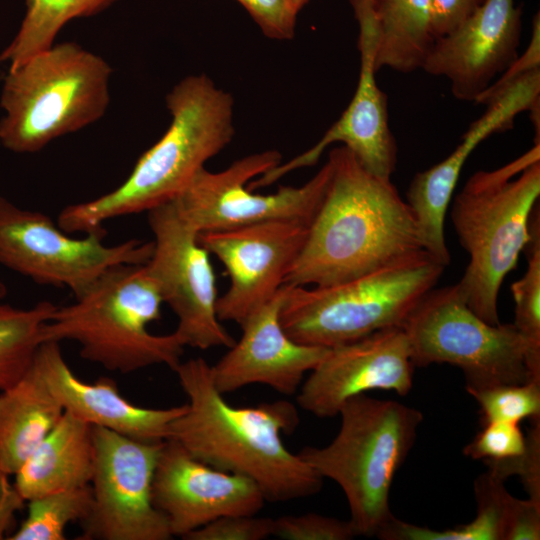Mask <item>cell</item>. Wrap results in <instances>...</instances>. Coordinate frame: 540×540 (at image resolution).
Instances as JSON below:
<instances>
[{
  "label": "cell",
  "instance_id": "obj_1",
  "mask_svg": "<svg viewBox=\"0 0 540 540\" xmlns=\"http://www.w3.org/2000/svg\"><path fill=\"white\" fill-rule=\"evenodd\" d=\"M328 159L330 182L284 285L331 286L427 252L391 179L369 172L344 146Z\"/></svg>",
  "mask_w": 540,
  "mask_h": 540
},
{
  "label": "cell",
  "instance_id": "obj_2",
  "mask_svg": "<svg viewBox=\"0 0 540 540\" xmlns=\"http://www.w3.org/2000/svg\"><path fill=\"white\" fill-rule=\"evenodd\" d=\"M174 371L188 403L171 422L167 439L212 467L250 478L266 501L285 502L321 490L324 478L283 443L282 433L293 432L299 422L291 403L229 404L202 357L181 361Z\"/></svg>",
  "mask_w": 540,
  "mask_h": 540
},
{
  "label": "cell",
  "instance_id": "obj_3",
  "mask_svg": "<svg viewBox=\"0 0 540 540\" xmlns=\"http://www.w3.org/2000/svg\"><path fill=\"white\" fill-rule=\"evenodd\" d=\"M172 121L113 191L69 205L58 216L66 233H87L107 220L148 212L173 200L232 140L234 100L206 75L187 76L166 97Z\"/></svg>",
  "mask_w": 540,
  "mask_h": 540
},
{
  "label": "cell",
  "instance_id": "obj_4",
  "mask_svg": "<svg viewBox=\"0 0 540 540\" xmlns=\"http://www.w3.org/2000/svg\"><path fill=\"white\" fill-rule=\"evenodd\" d=\"M540 196V143L494 170L471 175L456 194L451 221L469 263L457 283L468 307L500 323L498 295L528 243Z\"/></svg>",
  "mask_w": 540,
  "mask_h": 540
},
{
  "label": "cell",
  "instance_id": "obj_5",
  "mask_svg": "<svg viewBox=\"0 0 540 540\" xmlns=\"http://www.w3.org/2000/svg\"><path fill=\"white\" fill-rule=\"evenodd\" d=\"M158 286L145 264H122L102 273L75 301L56 307L43 342L74 341L83 359L109 371L131 373L164 364L175 370L185 345L175 333L152 334L161 318Z\"/></svg>",
  "mask_w": 540,
  "mask_h": 540
},
{
  "label": "cell",
  "instance_id": "obj_6",
  "mask_svg": "<svg viewBox=\"0 0 540 540\" xmlns=\"http://www.w3.org/2000/svg\"><path fill=\"white\" fill-rule=\"evenodd\" d=\"M340 429L324 447L298 454L323 478L336 482L347 499L356 536L376 537L393 516L389 495L423 421L416 408L359 394L341 407Z\"/></svg>",
  "mask_w": 540,
  "mask_h": 540
},
{
  "label": "cell",
  "instance_id": "obj_7",
  "mask_svg": "<svg viewBox=\"0 0 540 540\" xmlns=\"http://www.w3.org/2000/svg\"><path fill=\"white\" fill-rule=\"evenodd\" d=\"M110 76L104 59L68 42L10 68L1 96V143L14 152H37L94 123L108 107Z\"/></svg>",
  "mask_w": 540,
  "mask_h": 540
},
{
  "label": "cell",
  "instance_id": "obj_8",
  "mask_svg": "<svg viewBox=\"0 0 540 540\" xmlns=\"http://www.w3.org/2000/svg\"><path fill=\"white\" fill-rule=\"evenodd\" d=\"M444 269L423 252L331 286L288 285L280 312L282 327L296 342L328 348L402 327Z\"/></svg>",
  "mask_w": 540,
  "mask_h": 540
},
{
  "label": "cell",
  "instance_id": "obj_9",
  "mask_svg": "<svg viewBox=\"0 0 540 540\" xmlns=\"http://www.w3.org/2000/svg\"><path fill=\"white\" fill-rule=\"evenodd\" d=\"M402 328L414 367L456 366L466 390L530 381L524 342L514 324L491 325L481 319L457 283L427 292Z\"/></svg>",
  "mask_w": 540,
  "mask_h": 540
},
{
  "label": "cell",
  "instance_id": "obj_10",
  "mask_svg": "<svg viewBox=\"0 0 540 540\" xmlns=\"http://www.w3.org/2000/svg\"><path fill=\"white\" fill-rule=\"evenodd\" d=\"M70 237L45 214L17 207L0 196V265L43 285L69 288L79 296L106 270L145 264L153 242L130 239L106 245L99 227Z\"/></svg>",
  "mask_w": 540,
  "mask_h": 540
},
{
  "label": "cell",
  "instance_id": "obj_11",
  "mask_svg": "<svg viewBox=\"0 0 540 540\" xmlns=\"http://www.w3.org/2000/svg\"><path fill=\"white\" fill-rule=\"evenodd\" d=\"M277 150L242 157L220 172L199 170L173 199L182 218L197 232L231 229L250 224L292 220L310 225L322 202L332 164L300 187L281 186L272 194H255L245 186L252 179L279 165Z\"/></svg>",
  "mask_w": 540,
  "mask_h": 540
},
{
  "label": "cell",
  "instance_id": "obj_12",
  "mask_svg": "<svg viewBox=\"0 0 540 540\" xmlns=\"http://www.w3.org/2000/svg\"><path fill=\"white\" fill-rule=\"evenodd\" d=\"M92 504L81 540H169L152 483L163 442H145L93 426Z\"/></svg>",
  "mask_w": 540,
  "mask_h": 540
},
{
  "label": "cell",
  "instance_id": "obj_13",
  "mask_svg": "<svg viewBox=\"0 0 540 540\" xmlns=\"http://www.w3.org/2000/svg\"><path fill=\"white\" fill-rule=\"evenodd\" d=\"M147 213L154 241L145 265L163 303L178 319L175 333L185 346L231 347L235 340L218 318L216 278L198 233L182 218L173 200Z\"/></svg>",
  "mask_w": 540,
  "mask_h": 540
},
{
  "label": "cell",
  "instance_id": "obj_14",
  "mask_svg": "<svg viewBox=\"0 0 540 540\" xmlns=\"http://www.w3.org/2000/svg\"><path fill=\"white\" fill-rule=\"evenodd\" d=\"M349 2L359 25L360 52L359 80L349 105L315 145L252 179L247 186L250 190L269 186L294 170L313 166L325 149L337 142L343 143L369 172L391 179L397 162V144L389 127L386 95L376 82L373 0Z\"/></svg>",
  "mask_w": 540,
  "mask_h": 540
},
{
  "label": "cell",
  "instance_id": "obj_15",
  "mask_svg": "<svg viewBox=\"0 0 540 540\" xmlns=\"http://www.w3.org/2000/svg\"><path fill=\"white\" fill-rule=\"evenodd\" d=\"M309 226L272 220L198 233L199 243L221 261L230 278L228 290L216 303L220 321L240 325L278 292L302 250Z\"/></svg>",
  "mask_w": 540,
  "mask_h": 540
},
{
  "label": "cell",
  "instance_id": "obj_16",
  "mask_svg": "<svg viewBox=\"0 0 540 540\" xmlns=\"http://www.w3.org/2000/svg\"><path fill=\"white\" fill-rule=\"evenodd\" d=\"M152 497L173 537L182 539L222 516L256 515L266 501L250 478L212 467L171 439L160 449Z\"/></svg>",
  "mask_w": 540,
  "mask_h": 540
},
{
  "label": "cell",
  "instance_id": "obj_17",
  "mask_svg": "<svg viewBox=\"0 0 540 540\" xmlns=\"http://www.w3.org/2000/svg\"><path fill=\"white\" fill-rule=\"evenodd\" d=\"M414 365L402 327H391L331 347L301 384L299 406L318 418L337 416L351 397L380 389L407 395Z\"/></svg>",
  "mask_w": 540,
  "mask_h": 540
},
{
  "label": "cell",
  "instance_id": "obj_18",
  "mask_svg": "<svg viewBox=\"0 0 540 540\" xmlns=\"http://www.w3.org/2000/svg\"><path fill=\"white\" fill-rule=\"evenodd\" d=\"M288 285L240 324L242 335L211 366L216 389L232 393L251 384L267 385L283 395L298 392L304 375L313 370L330 348L293 340L283 329L280 312Z\"/></svg>",
  "mask_w": 540,
  "mask_h": 540
},
{
  "label": "cell",
  "instance_id": "obj_19",
  "mask_svg": "<svg viewBox=\"0 0 540 540\" xmlns=\"http://www.w3.org/2000/svg\"><path fill=\"white\" fill-rule=\"evenodd\" d=\"M522 9L486 0L458 29L436 39L422 70L450 82L453 96L476 102L517 58Z\"/></svg>",
  "mask_w": 540,
  "mask_h": 540
},
{
  "label": "cell",
  "instance_id": "obj_20",
  "mask_svg": "<svg viewBox=\"0 0 540 540\" xmlns=\"http://www.w3.org/2000/svg\"><path fill=\"white\" fill-rule=\"evenodd\" d=\"M540 69L534 70L489 103L461 142L441 162L418 172L411 180L406 202L416 219L426 251L443 266L450 263L444 222L453 192L468 157L486 138L512 128L517 115L539 102Z\"/></svg>",
  "mask_w": 540,
  "mask_h": 540
},
{
  "label": "cell",
  "instance_id": "obj_21",
  "mask_svg": "<svg viewBox=\"0 0 540 540\" xmlns=\"http://www.w3.org/2000/svg\"><path fill=\"white\" fill-rule=\"evenodd\" d=\"M33 363L64 411L91 426L132 439L167 440L171 422L186 410V404L170 408L137 406L123 397L110 379L94 383L81 380L67 364L58 342H43Z\"/></svg>",
  "mask_w": 540,
  "mask_h": 540
},
{
  "label": "cell",
  "instance_id": "obj_22",
  "mask_svg": "<svg viewBox=\"0 0 540 540\" xmlns=\"http://www.w3.org/2000/svg\"><path fill=\"white\" fill-rule=\"evenodd\" d=\"M94 467L93 426L63 415L14 474L25 499L90 484Z\"/></svg>",
  "mask_w": 540,
  "mask_h": 540
},
{
  "label": "cell",
  "instance_id": "obj_23",
  "mask_svg": "<svg viewBox=\"0 0 540 540\" xmlns=\"http://www.w3.org/2000/svg\"><path fill=\"white\" fill-rule=\"evenodd\" d=\"M63 413L32 363L15 384L0 391V470L14 475Z\"/></svg>",
  "mask_w": 540,
  "mask_h": 540
},
{
  "label": "cell",
  "instance_id": "obj_24",
  "mask_svg": "<svg viewBox=\"0 0 540 540\" xmlns=\"http://www.w3.org/2000/svg\"><path fill=\"white\" fill-rule=\"evenodd\" d=\"M374 65L401 73L423 69L435 44L429 0H373Z\"/></svg>",
  "mask_w": 540,
  "mask_h": 540
},
{
  "label": "cell",
  "instance_id": "obj_25",
  "mask_svg": "<svg viewBox=\"0 0 540 540\" xmlns=\"http://www.w3.org/2000/svg\"><path fill=\"white\" fill-rule=\"evenodd\" d=\"M116 0H25L26 12L20 29L1 53L0 61H9L10 68L30 56L46 50L70 20L98 13Z\"/></svg>",
  "mask_w": 540,
  "mask_h": 540
},
{
  "label": "cell",
  "instance_id": "obj_26",
  "mask_svg": "<svg viewBox=\"0 0 540 540\" xmlns=\"http://www.w3.org/2000/svg\"><path fill=\"white\" fill-rule=\"evenodd\" d=\"M56 307L49 301L26 309L0 303V391L28 371L43 343V327Z\"/></svg>",
  "mask_w": 540,
  "mask_h": 540
},
{
  "label": "cell",
  "instance_id": "obj_27",
  "mask_svg": "<svg viewBox=\"0 0 540 540\" xmlns=\"http://www.w3.org/2000/svg\"><path fill=\"white\" fill-rule=\"evenodd\" d=\"M531 236L524 248L527 269L511 285L515 301L513 322L523 339L530 381L540 383V213L534 208L530 218Z\"/></svg>",
  "mask_w": 540,
  "mask_h": 540
},
{
  "label": "cell",
  "instance_id": "obj_28",
  "mask_svg": "<svg viewBox=\"0 0 540 540\" xmlns=\"http://www.w3.org/2000/svg\"><path fill=\"white\" fill-rule=\"evenodd\" d=\"M27 515L9 540H64L69 524L83 521L92 504L90 485L28 500Z\"/></svg>",
  "mask_w": 540,
  "mask_h": 540
},
{
  "label": "cell",
  "instance_id": "obj_29",
  "mask_svg": "<svg viewBox=\"0 0 540 540\" xmlns=\"http://www.w3.org/2000/svg\"><path fill=\"white\" fill-rule=\"evenodd\" d=\"M478 403L481 423L540 418V383L501 384L466 390Z\"/></svg>",
  "mask_w": 540,
  "mask_h": 540
},
{
  "label": "cell",
  "instance_id": "obj_30",
  "mask_svg": "<svg viewBox=\"0 0 540 540\" xmlns=\"http://www.w3.org/2000/svg\"><path fill=\"white\" fill-rule=\"evenodd\" d=\"M527 438L519 424L489 422L463 448V454L485 465L513 460L526 452Z\"/></svg>",
  "mask_w": 540,
  "mask_h": 540
},
{
  "label": "cell",
  "instance_id": "obj_31",
  "mask_svg": "<svg viewBox=\"0 0 540 540\" xmlns=\"http://www.w3.org/2000/svg\"><path fill=\"white\" fill-rule=\"evenodd\" d=\"M273 536L285 540H350L356 534L349 520L306 513L273 519Z\"/></svg>",
  "mask_w": 540,
  "mask_h": 540
},
{
  "label": "cell",
  "instance_id": "obj_32",
  "mask_svg": "<svg viewBox=\"0 0 540 540\" xmlns=\"http://www.w3.org/2000/svg\"><path fill=\"white\" fill-rule=\"evenodd\" d=\"M273 536V519L256 515L222 516L188 534L185 540H262Z\"/></svg>",
  "mask_w": 540,
  "mask_h": 540
},
{
  "label": "cell",
  "instance_id": "obj_33",
  "mask_svg": "<svg viewBox=\"0 0 540 540\" xmlns=\"http://www.w3.org/2000/svg\"><path fill=\"white\" fill-rule=\"evenodd\" d=\"M526 452L513 460L486 464L488 471L506 481L519 476L529 498L540 501V418L531 420Z\"/></svg>",
  "mask_w": 540,
  "mask_h": 540
},
{
  "label": "cell",
  "instance_id": "obj_34",
  "mask_svg": "<svg viewBox=\"0 0 540 540\" xmlns=\"http://www.w3.org/2000/svg\"><path fill=\"white\" fill-rule=\"evenodd\" d=\"M250 14L263 34L275 40L295 35L297 12L289 0H236Z\"/></svg>",
  "mask_w": 540,
  "mask_h": 540
},
{
  "label": "cell",
  "instance_id": "obj_35",
  "mask_svg": "<svg viewBox=\"0 0 540 540\" xmlns=\"http://www.w3.org/2000/svg\"><path fill=\"white\" fill-rule=\"evenodd\" d=\"M540 69V17L537 13L532 22V33L525 51L499 75L496 80L481 94L476 103L488 105L500 97L516 81L528 73Z\"/></svg>",
  "mask_w": 540,
  "mask_h": 540
},
{
  "label": "cell",
  "instance_id": "obj_36",
  "mask_svg": "<svg viewBox=\"0 0 540 540\" xmlns=\"http://www.w3.org/2000/svg\"><path fill=\"white\" fill-rule=\"evenodd\" d=\"M540 539V501L507 497L502 540Z\"/></svg>",
  "mask_w": 540,
  "mask_h": 540
},
{
  "label": "cell",
  "instance_id": "obj_37",
  "mask_svg": "<svg viewBox=\"0 0 540 540\" xmlns=\"http://www.w3.org/2000/svg\"><path fill=\"white\" fill-rule=\"evenodd\" d=\"M486 0H429L435 38L449 35L466 22Z\"/></svg>",
  "mask_w": 540,
  "mask_h": 540
},
{
  "label": "cell",
  "instance_id": "obj_38",
  "mask_svg": "<svg viewBox=\"0 0 540 540\" xmlns=\"http://www.w3.org/2000/svg\"><path fill=\"white\" fill-rule=\"evenodd\" d=\"M9 477L10 475L0 470V540L7 538L16 513L23 508L25 502Z\"/></svg>",
  "mask_w": 540,
  "mask_h": 540
},
{
  "label": "cell",
  "instance_id": "obj_39",
  "mask_svg": "<svg viewBox=\"0 0 540 540\" xmlns=\"http://www.w3.org/2000/svg\"><path fill=\"white\" fill-rule=\"evenodd\" d=\"M298 13L310 0H289Z\"/></svg>",
  "mask_w": 540,
  "mask_h": 540
},
{
  "label": "cell",
  "instance_id": "obj_40",
  "mask_svg": "<svg viewBox=\"0 0 540 540\" xmlns=\"http://www.w3.org/2000/svg\"><path fill=\"white\" fill-rule=\"evenodd\" d=\"M6 295V288H5V285L2 283V281L0 280V303H1V300L5 297Z\"/></svg>",
  "mask_w": 540,
  "mask_h": 540
}]
</instances>
